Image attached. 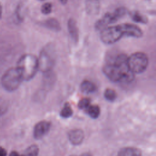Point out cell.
I'll return each mask as SVG.
<instances>
[{"label": "cell", "mask_w": 156, "mask_h": 156, "mask_svg": "<svg viewBox=\"0 0 156 156\" xmlns=\"http://www.w3.org/2000/svg\"><path fill=\"white\" fill-rule=\"evenodd\" d=\"M51 124L47 121H41L37 122L33 130V135L35 139H40L46 135L49 131Z\"/></svg>", "instance_id": "cell-8"}, {"label": "cell", "mask_w": 156, "mask_h": 156, "mask_svg": "<svg viewBox=\"0 0 156 156\" xmlns=\"http://www.w3.org/2000/svg\"><path fill=\"white\" fill-rule=\"evenodd\" d=\"M60 116L63 118H68L73 115V110L68 103L65 104L60 112Z\"/></svg>", "instance_id": "cell-19"}, {"label": "cell", "mask_w": 156, "mask_h": 156, "mask_svg": "<svg viewBox=\"0 0 156 156\" xmlns=\"http://www.w3.org/2000/svg\"><path fill=\"white\" fill-rule=\"evenodd\" d=\"M7 103L2 98L0 97V115H4L7 110Z\"/></svg>", "instance_id": "cell-23"}, {"label": "cell", "mask_w": 156, "mask_h": 156, "mask_svg": "<svg viewBox=\"0 0 156 156\" xmlns=\"http://www.w3.org/2000/svg\"><path fill=\"white\" fill-rule=\"evenodd\" d=\"M85 7L88 15L94 16L99 13L101 8L99 0H85Z\"/></svg>", "instance_id": "cell-11"}, {"label": "cell", "mask_w": 156, "mask_h": 156, "mask_svg": "<svg viewBox=\"0 0 156 156\" xmlns=\"http://www.w3.org/2000/svg\"><path fill=\"white\" fill-rule=\"evenodd\" d=\"M9 156H24L23 155H21L18 152L15 151H12L10 154L9 155Z\"/></svg>", "instance_id": "cell-26"}, {"label": "cell", "mask_w": 156, "mask_h": 156, "mask_svg": "<svg viewBox=\"0 0 156 156\" xmlns=\"http://www.w3.org/2000/svg\"><path fill=\"white\" fill-rule=\"evenodd\" d=\"M2 8L1 4H0V18H1V16H2Z\"/></svg>", "instance_id": "cell-29"}, {"label": "cell", "mask_w": 156, "mask_h": 156, "mask_svg": "<svg viewBox=\"0 0 156 156\" xmlns=\"http://www.w3.org/2000/svg\"><path fill=\"white\" fill-rule=\"evenodd\" d=\"M23 80L19 69L16 67L7 69L1 79L2 87L7 91L12 92L18 88Z\"/></svg>", "instance_id": "cell-4"}, {"label": "cell", "mask_w": 156, "mask_h": 156, "mask_svg": "<svg viewBox=\"0 0 156 156\" xmlns=\"http://www.w3.org/2000/svg\"><path fill=\"white\" fill-rule=\"evenodd\" d=\"M70 156H77V155H70ZM79 156H92L91 154L88 153V152H85V153H83L82 154H80V155Z\"/></svg>", "instance_id": "cell-27"}, {"label": "cell", "mask_w": 156, "mask_h": 156, "mask_svg": "<svg viewBox=\"0 0 156 156\" xmlns=\"http://www.w3.org/2000/svg\"><path fill=\"white\" fill-rule=\"evenodd\" d=\"M52 10V4L49 2H44L41 7V12L44 15H49Z\"/></svg>", "instance_id": "cell-21"}, {"label": "cell", "mask_w": 156, "mask_h": 156, "mask_svg": "<svg viewBox=\"0 0 156 156\" xmlns=\"http://www.w3.org/2000/svg\"><path fill=\"white\" fill-rule=\"evenodd\" d=\"M67 29L69 35L75 43H77L79 38V29L77 25V23L73 18H69L67 22Z\"/></svg>", "instance_id": "cell-12"}, {"label": "cell", "mask_w": 156, "mask_h": 156, "mask_svg": "<svg viewBox=\"0 0 156 156\" xmlns=\"http://www.w3.org/2000/svg\"><path fill=\"white\" fill-rule=\"evenodd\" d=\"M125 7H119L112 12H107L94 24V28L98 31H101L111 24H113L124 17L127 14Z\"/></svg>", "instance_id": "cell-5"}, {"label": "cell", "mask_w": 156, "mask_h": 156, "mask_svg": "<svg viewBox=\"0 0 156 156\" xmlns=\"http://www.w3.org/2000/svg\"><path fill=\"white\" fill-rule=\"evenodd\" d=\"M15 16H16V19L18 21H19V22L22 21L23 16H22L21 13V7L20 5H18L16 7V12H15Z\"/></svg>", "instance_id": "cell-24"}, {"label": "cell", "mask_w": 156, "mask_h": 156, "mask_svg": "<svg viewBox=\"0 0 156 156\" xmlns=\"http://www.w3.org/2000/svg\"><path fill=\"white\" fill-rule=\"evenodd\" d=\"M58 1L63 5H65L68 2V0H58Z\"/></svg>", "instance_id": "cell-28"}, {"label": "cell", "mask_w": 156, "mask_h": 156, "mask_svg": "<svg viewBox=\"0 0 156 156\" xmlns=\"http://www.w3.org/2000/svg\"><path fill=\"white\" fill-rule=\"evenodd\" d=\"M127 65L130 71L135 74H140L144 72L149 64L147 55L142 52H136L127 57Z\"/></svg>", "instance_id": "cell-7"}, {"label": "cell", "mask_w": 156, "mask_h": 156, "mask_svg": "<svg viewBox=\"0 0 156 156\" xmlns=\"http://www.w3.org/2000/svg\"><path fill=\"white\" fill-rule=\"evenodd\" d=\"M80 90L83 93L88 94L96 91V87L95 84L90 80H85L80 84Z\"/></svg>", "instance_id": "cell-15"}, {"label": "cell", "mask_w": 156, "mask_h": 156, "mask_svg": "<svg viewBox=\"0 0 156 156\" xmlns=\"http://www.w3.org/2000/svg\"><path fill=\"white\" fill-rule=\"evenodd\" d=\"M127 56L118 54L108 61L103 66L102 71L105 76L114 82L130 83L134 78V74L127 65Z\"/></svg>", "instance_id": "cell-1"}, {"label": "cell", "mask_w": 156, "mask_h": 156, "mask_svg": "<svg viewBox=\"0 0 156 156\" xmlns=\"http://www.w3.org/2000/svg\"><path fill=\"white\" fill-rule=\"evenodd\" d=\"M124 30L122 24L108 26L101 31L100 39L106 44H112L118 41L124 36Z\"/></svg>", "instance_id": "cell-6"}, {"label": "cell", "mask_w": 156, "mask_h": 156, "mask_svg": "<svg viewBox=\"0 0 156 156\" xmlns=\"http://www.w3.org/2000/svg\"><path fill=\"white\" fill-rule=\"evenodd\" d=\"M0 156H7V151L2 147L0 146Z\"/></svg>", "instance_id": "cell-25"}, {"label": "cell", "mask_w": 156, "mask_h": 156, "mask_svg": "<svg viewBox=\"0 0 156 156\" xmlns=\"http://www.w3.org/2000/svg\"><path fill=\"white\" fill-rule=\"evenodd\" d=\"M116 156H142L141 151L136 147H125L121 148Z\"/></svg>", "instance_id": "cell-14"}, {"label": "cell", "mask_w": 156, "mask_h": 156, "mask_svg": "<svg viewBox=\"0 0 156 156\" xmlns=\"http://www.w3.org/2000/svg\"><path fill=\"white\" fill-rule=\"evenodd\" d=\"M125 36L133 37V38H141L143 36V31L140 27L136 25L130 23L122 24Z\"/></svg>", "instance_id": "cell-9"}, {"label": "cell", "mask_w": 156, "mask_h": 156, "mask_svg": "<svg viewBox=\"0 0 156 156\" xmlns=\"http://www.w3.org/2000/svg\"><path fill=\"white\" fill-rule=\"evenodd\" d=\"M86 113L93 119H96L100 115V108L98 105L90 104L85 110Z\"/></svg>", "instance_id": "cell-16"}, {"label": "cell", "mask_w": 156, "mask_h": 156, "mask_svg": "<svg viewBox=\"0 0 156 156\" xmlns=\"http://www.w3.org/2000/svg\"><path fill=\"white\" fill-rule=\"evenodd\" d=\"M16 68L19 69L23 80H30L38 70V58L31 54H24L19 58Z\"/></svg>", "instance_id": "cell-2"}, {"label": "cell", "mask_w": 156, "mask_h": 156, "mask_svg": "<svg viewBox=\"0 0 156 156\" xmlns=\"http://www.w3.org/2000/svg\"><path fill=\"white\" fill-rule=\"evenodd\" d=\"M38 1H46V0H38Z\"/></svg>", "instance_id": "cell-30"}, {"label": "cell", "mask_w": 156, "mask_h": 156, "mask_svg": "<svg viewBox=\"0 0 156 156\" xmlns=\"http://www.w3.org/2000/svg\"><path fill=\"white\" fill-rule=\"evenodd\" d=\"M104 97L107 101L113 102L116 99L117 94L114 90L111 88H107L104 92Z\"/></svg>", "instance_id": "cell-20"}, {"label": "cell", "mask_w": 156, "mask_h": 156, "mask_svg": "<svg viewBox=\"0 0 156 156\" xmlns=\"http://www.w3.org/2000/svg\"><path fill=\"white\" fill-rule=\"evenodd\" d=\"M56 60V52L54 44L48 43L40 51L38 58V70L48 73L53 68Z\"/></svg>", "instance_id": "cell-3"}, {"label": "cell", "mask_w": 156, "mask_h": 156, "mask_svg": "<svg viewBox=\"0 0 156 156\" xmlns=\"http://www.w3.org/2000/svg\"><path fill=\"white\" fill-rule=\"evenodd\" d=\"M41 25L54 32H58L61 29V26L58 21L54 18H49L41 21Z\"/></svg>", "instance_id": "cell-13"}, {"label": "cell", "mask_w": 156, "mask_h": 156, "mask_svg": "<svg viewBox=\"0 0 156 156\" xmlns=\"http://www.w3.org/2000/svg\"><path fill=\"white\" fill-rule=\"evenodd\" d=\"M91 104V101L89 98H83L78 103V107L80 109H83V110H85L87 107Z\"/></svg>", "instance_id": "cell-22"}, {"label": "cell", "mask_w": 156, "mask_h": 156, "mask_svg": "<svg viewBox=\"0 0 156 156\" xmlns=\"http://www.w3.org/2000/svg\"><path fill=\"white\" fill-rule=\"evenodd\" d=\"M68 140L73 145H79L83 140L84 134L81 129H72L68 133Z\"/></svg>", "instance_id": "cell-10"}, {"label": "cell", "mask_w": 156, "mask_h": 156, "mask_svg": "<svg viewBox=\"0 0 156 156\" xmlns=\"http://www.w3.org/2000/svg\"><path fill=\"white\" fill-rule=\"evenodd\" d=\"M130 16L132 20L137 23L140 24H146L147 23V18L141 13L140 12L135 10L133 11L130 13Z\"/></svg>", "instance_id": "cell-17"}, {"label": "cell", "mask_w": 156, "mask_h": 156, "mask_svg": "<svg viewBox=\"0 0 156 156\" xmlns=\"http://www.w3.org/2000/svg\"><path fill=\"white\" fill-rule=\"evenodd\" d=\"M39 154V147L35 144H32L29 146L25 150L23 155L24 156H38Z\"/></svg>", "instance_id": "cell-18"}]
</instances>
